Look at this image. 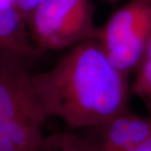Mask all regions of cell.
I'll return each mask as SVG.
<instances>
[{
  "label": "cell",
  "instance_id": "8fae6325",
  "mask_svg": "<svg viewBox=\"0 0 151 151\" xmlns=\"http://www.w3.org/2000/svg\"><path fill=\"white\" fill-rule=\"evenodd\" d=\"M144 102L145 103L146 107L148 108L149 113H151V98H150V99H146Z\"/></svg>",
  "mask_w": 151,
  "mask_h": 151
},
{
  "label": "cell",
  "instance_id": "9c48e42d",
  "mask_svg": "<svg viewBox=\"0 0 151 151\" xmlns=\"http://www.w3.org/2000/svg\"><path fill=\"white\" fill-rule=\"evenodd\" d=\"M45 0H14V4L27 24V21L33 12Z\"/></svg>",
  "mask_w": 151,
  "mask_h": 151
},
{
  "label": "cell",
  "instance_id": "30bf717a",
  "mask_svg": "<svg viewBox=\"0 0 151 151\" xmlns=\"http://www.w3.org/2000/svg\"><path fill=\"white\" fill-rule=\"evenodd\" d=\"M129 151H151V135Z\"/></svg>",
  "mask_w": 151,
  "mask_h": 151
},
{
  "label": "cell",
  "instance_id": "5b68a950",
  "mask_svg": "<svg viewBox=\"0 0 151 151\" xmlns=\"http://www.w3.org/2000/svg\"><path fill=\"white\" fill-rule=\"evenodd\" d=\"M95 129L97 151H129L151 135V113L144 117L129 110Z\"/></svg>",
  "mask_w": 151,
  "mask_h": 151
},
{
  "label": "cell",
  "instance_id": "7c38bea8",
  "mask_svg": "<svg viewBox=\"0 0 151 151\" xmlns=\"http://www.w3.org/2000/svg\"><path fill=\"white\" fill-rule=\"evenodd\" d=\"M9 1H11V2H12V3L14 4V0H9Z\"/></svg>",
  "mask_w": 151,
  "mask_h": 151
},
{
  "label": "cell",
  "instance_id": "4fadbf2b",
  "mask_svg": "<svg viewBox=\"0 0 151 151\" xmlns=\"http://www.w3.org/2000/svg\"><path fill=\"white\" fill-rule=\"evenodd\" d=\"M109 1H114V0H109Z\"/></svg>",
  "mask_w": 151,
  "mask_h": 151
},
{
  "label": "cell",
  "instance_id": "6da1fadb",
  "mask_svg": "<svg viewBox=\"0 0 151 151\" xmlns=\"http://www.w3.org/2000/svg\"><path fill=\"white\" fill-rule=\"evenodd\" d=\"M31 78L46 116L71 130L100 127L129 110L128 75L111 63L97 40L71 46L50 70Z\"/></svg>",
  "mask_w": 151,
  "mask_h": 151
},
{
  "label": "cell",
  "instance_id": "277c9868",
  "mask_svg": "<svg viewBox=\"0 0 151 151\" xmlns=\"http://www.w3.org/2000/svg\"><path fill=\"white\" fill-rule=\"evenodd\" d=\"M29 60L0 50V122L45 124L47 116L38 103L32 85Z\"/></svg>",
  "mask_w": 151,
  "mask_h": 151
},
{
  "label": "cell",
  "instance_id": "8992f818",
  "mask_svg": "<svg viewBox=\"0 0 151 151\" xmlns=\"http://www.w3.org/2000/svg\"><path fill=\"white\" fill-rule=\"evenodd\" d=\"M0 50L20 55L29 61L41 54L33 43L26 23L9 0H0Z\"/></svg>",
  "mask_w": 151,
  "mask_h": 151
},
{
  "label": "cell",
  "instance_id": "3957f363",
  "mask_svg": "<svg viewBox=\"0 0 151 151\" xmlns=\"http://www.w3.org/2000/svg\"><path fill=\"white\" fill-rule=\"evenodd\" d=\"M151 36V0H130L100 27L98 42L118 70L129 75L140 63Z\"/></svg>",
  "mask_w": 151,
  "mask_h": 151
},
{
  "label": "cell",
  "instance_id": "52a82bcc",
  "mask_svg": "<svg viewBox=\"0 0 151 151\" xmlns=\"http://www.w3.org/2000/svg\"><path fill=\"white\" fill-rule=\"evenodd\" d=\"M35 151H97V149L92 139L70 129L44 136Z\"/></svg>",
  "mask_w": 151,
  "mask_h": 151
},
{
  "label": "cell",
  "instance_id": "7a4b0ae2",
  "mask_svg": "<svg viewBox=\"0 0 151 151\" xmlns=\"http://www.w3.org/2000/svg\"><path fill=\"white\" fill-rule=\"evenodd\" d=\"M93 12L90 0H45L27 21L33 43L43 52L97 40L100 27L94 23Z\"/></svg>",
  "mask_w": 151,
  "mask_h": 151
},
{
  "label": "cell",
  "instance_id": "ba28073f",
  "mask_svg": "<svg viewBox=\"0 0 151 151\" xmlns=\"http://www.w3.org/2000/svg\"><path fill=\"white\" fill-rule=\"evenodd\" d=\"M137 70L131 90L145 101L151 98V36Z\"/></svg>",
  "mask_w": 151,
  "mask_h": 151
}]
</instances>
